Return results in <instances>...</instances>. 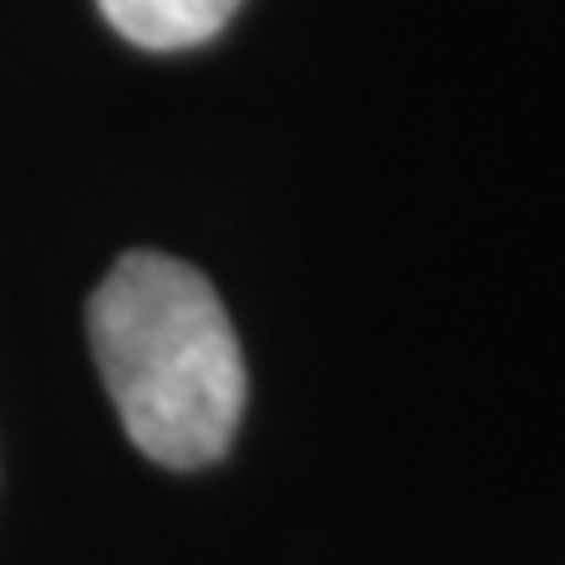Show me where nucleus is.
<instances>
[{
  "label": "nucleus",
  "instance_id": "obj_1",
  "mask_svg": "<svg viewBox=\"0 0 565 565\" xmlns=\"http://www.w3.org/2000/svg\"><path fill=\"white\" fill-rule=\"evenodd\" d=\"M89 345L147 461L200 471L231 450L246 408V362L200 267L126 252L89 299Z\"/></svg>",
  "mask_w": 565,
  "mask_h": 565
},
{
  "label": "nucleus",
  "instance_id": "obj_2",
  "mask_svg": "<svg viewBox=\"0 0 565 565\" xmlns=\"http://www.w3.org/2000/svg\"><path fill=\"white\" fill-rule=\"evenodd\" d=\"M242 0H100L105 21L147 53L200 47L236 17Z\"/></svg>",
  "mask_w": 565,
  "mask_h": 565
}]
</instances>
